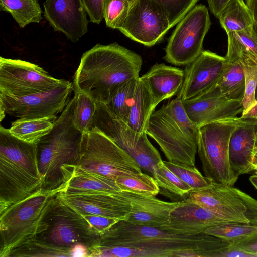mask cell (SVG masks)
I'll return each instance as SVG.
<instances>
[{
  "label": "cell",
  "instance_id": "cell-1",
  "mask_svg": "<svg viewBox=\"0 0 257 257\" xmlns=\"http://www.w3.org/2000/svg\"><path fill=\"white\" fill-rule=\"evenodd\" d=\"M231 242L205 233L185 235L120 220L89 247L125 246L145 250L148 257H219Z\"/></svg>",
  "mask_w": 257,
  "mask_h": 257
},
{
  "label": "cell",
  "instance_id": "cell-2",
  "mask_svg": "<svg viewBox=\"0 0 257 257\" xmlns=\"http://www.w3.org/2000/svg\"><path fill=\"white\" fill-rule=\"evenodd\" d=\"M142 64L140 55L116 42L97 44L81 57L74 75V91L105 104L122 85L140 77Z\"/></svg>",
  "mask_w": 257,
  "mask_h": 257
},
{
  "label": "cell",
  "instance_id": "cell-3",
  "mask_svg": "<svg viewBox=\"0 0 257 257\" xmlns=\"http://www.w3.org/2000/svg\"><path fill=\"white\" fill-rule=\"evenodd\" d=\"M75 97L71 99L52 129L36 143L42 190H65L80 160L83 133L75 125L73 113Z\"/></svg>",
  "mask_w": 257,
  "mask_h": 257
},
{
  "label": "cell",
  "instance_id": "cell-4",
  "mask_svg": "<svg viewBox=\"0 0 257 257\" xmlns=\"http://www.w3.org/2000/svg\"><path fill=\"white\" fill-rule=\"evenodd\" d=\"M36 144L0 127V213L41 189Z\"/></svg>",
  "mask_w": 257,
  "mask_h": 257
},
{
  "label": "cell",
  "instance_id": "cell-5",
  "mask_svg": "<svg viewBox=\"0 0 257 257\" xmlns=\"http://www.w3.org/2000/svg\"><path fill=\"white\" fill-rule=\"evenodd\" d=\"M198 128L177 97L154 111L146 133L156 142L168 161L195 166Z\"/></svg>",
  "mask_w": 257,
  "mask_h": 257
},
{
  "label": "cell",
  "instance_id": "cell-6",
  "mask_svg": "<svg viewBox=\"0 0 257 257\" xmlns=\"http://www.w3.org/2000/svg\"><path fill=\"white\" fill-rule=\"evenodd\" d=\"M63 191L40 189L0 213V257H9L14 249L46 229V215Z\"/></svg>",
  "mask_w": 257,
  "mask_h": 257
},
{
  "label": "cell",
  "instance_id": "cell-7",
  "mask_svg": "<svg viewBox=\"0 0 257 257\" xmlns=\"http://www.w3.org/2000/svg\"><path fill=\"white\" fill-rule=\"evenodd\" d=\"M239 117L202 125L197 132V151L205 176L216 183L233 186V175L229 159V144Z\"/></svg>",
  "mask_w": 257,
  "mask_h": 257
},
{
  "label": "cell",
  "instance_id": "cell-8",
  "mask_svg": "<svg viewBox=\"0 0 257 257\" xmlns=\"http://www.w3.org/2000/svg\"><path fill=\"white\" fill-rule=\"evenodd\" d=\"M78 166L115 180L142 172L132 157L96 128L83 134Z\"/></svg>",
  "mask_w": 257,
  "mask_h": 257
},
{
  "label": "cell",
  "instance_id": "cell-9",
  "mask_svg": "<svg viewBox=\"0 0 257 257\" xmlns=\"http://www.w3.org/2000/svg\"><path fill=\"white\" fill-rule=\"evenodd\" d=\"M92 128H96L111 139L137 163L141 169L151 175L162 160L146 133H139L114 114L104 103H96Z\"/></svg>",
  "mask_w": 257,
  "mask_h": 257
},
{
  "label": "cell",
  "instance_id": "cell-10",
  "mask_svg": "<svg viewBox=\"0 0 257 257\" xmlns=\"http://www.w3.org/2000/svg\"><path fill=\"white\" fill-rule=\"evenodd\" d=\"M185 200L195 202L224 220L257 225V200L231 186L216 183L191 190Z\"/></svg>",
  "mask_w": 257,
  "mask_h": 257
},
{
  "label": "cell",
  "instance_id": "cell-11",
  "mask_svg": "<svg viewBox=\"0 0 257 257\" xmlns=\"http://www.w3.org/2000/svg\"><path fill=\"white\" fill-rule=\"evenodd\" d=\"M44 221L47 228L35 239L54 246L71 248L81 243L89 247L100 237L79 212L57 196Z\"/></svg>",
  "mask_w": 257,
  "mask_h": 257
},
{
  "label": "cell",
  "instance_id": "cell-12",
  "mask_svg": "<svg viewBox=\"0 0 257 257\" xmlns=\"http://www.w3.org/2000/svg\"><path fill=\"white\" fill-rule=\"evenodd\" d=\"M211 25L208 8L196 5L177 24L169 37L164 59L172 64L186 65L202 52Z\"/></svg>",
  "mask_w": 257,
  "mask_h": 257
},
{
  "label": "cell",
  "instance_id": "cell-13",
  "mask_svg": "<svg viewBox=\"0 0 257 257\" xmlns=\"http://www.w3.org/2000/svg\"><path fill=\"white\" fill-rule=\"evenodd\" d=\"M73 84L66 80L49 90L22 96L0 94L1 121L5 113L19 119L48 118L55 121L71 100Z\"/></svg>",
  "mask_w": 257,
  "mask_h": 257
},
{
  "label": "cell",
  "instance_id": "cell-14",
  "mask_svg": "<svg viewBox=\"0 0 257 257\" xmlns=\"http://www.w3.org/2000/svg\"><path fill=\"white\" fill-rule=\"evenodd\" d=\"M66 80L53 77L38 65L0 57V94L22 96L46 91Z\"/></svg>",
  "mask_w": 257,
  "mask_h": 257
},
{
  "label": "cell",
  "instance_id": "cell-15",
  "mask_svg": "<svg viewBox=\"0 0 257 257\" xmlns=\"http://www.w3.org/2000/svg\"><path fill=\"white\" fill-rule=\"evenodd\" d=\"M171 28L165 10L156 0H132L118 30L131 39L151 47L160 42Z\"/></svg>",
  "mask_w": 257,
  "mask_h": 257
},
{
  "label": "cell",
  "instance_id": "cell-16",
  "mask_svg": "<svg viewBox=\"0 0 257 257\" xmlns=\"http://www.w3.org/2000/svg\"><path fill=\"white\" fill-rule=\"evenodd\" d=\"M132 194L126 191H61L57 197L81 214H91L126 220L132 209Z\"/></svg>",
  "mask_w": 257,
  "mask_h": 257
},
{
  "label": "cell",
  "instance_id": "cell-17",
  "mask_svg": "<svg viewBox=\"0 0 257 257\" xmlns=\"http://www.w3.org/2000/svg\"><path fill=\"white\" fill-rule=\"evenodd\" d=\"M227 65L225 57L203 50L195 60L186 65L183 84L177 97L184 101L205 92L218 82Z\"/></svg>",
  "mask_w": 257,
  "mask_h": 257
},
{
  "label": "cell",
  "instance_id": "cell-18",
  "mask_svg": "<svg viewBox=\"0 0 257 257\" xmlns=\"http://www.w3.org/2000/svg\"><path fill=\"white\" fill-rule=\"evenodd\" d=\"M44 16L54 31L75 43L88 32L89 21L81 0H46Z\"/></svg>",
  "mask_w": 257,
  "mask_h": 257
},
{
  "label": "cell",
  "instance_id": "cell-19",
  "mask_svg": "<svg viewBox=\"0 0 257 257\" xmlns=\"http://www.w3.org/2000/svg\"><path fill=\"white\" fill-rule=\"evenodd\" d=\"M256 149L257 118L239 117L229 144L230 165L237 179L240 175L253 171L252 158Z\"/></svg>",
  "mask_w": 257,
  "mask_h": 257
},
{
  "label": "cell",
  "instance_id": "cell-20",
  "mask_svg": "<svg viewBox=\"0 0 257 257\" xmlns=\"http://www.w3.org/2000/svg\"><path fill=\"white\" fill-rule=\"evenodd\" d=\"M230 222L191 201L184 200L170 213L168 223L159 228L185 235H197L213 226Z\"/></svg>",
  "mask_w": 257,
  "mask_h": 257
},
{
  "label": "cell",
  "instance_id": "cell-21",
  "mask_svg": "<svg viewBox=\"0 0 257 257\" xmlns=\"http://www.w3.org/2000/svg\"><path fill=\"white\" fill-rule=\"evenodd\" d=\"M190 119L198 127L223 119L237 117L242 113V101L229 100L202 94L182 101Z\"/></svg>",
  "mask_w": 257,
  "mask_h": 257
},
{
  "label": "cell",
  "instance_id": "cell-22",
  "mask_svg": "<svg viewBox=\"0 0 257 257\" xmlns=\"http://www.w3.org/2000/svg\"><path fill=\"white\" fill-rule=\"evenodd\" d=\"M182 201L167 202L155 196L133 193L132 209L126 221L133 224L159 228L168 223L171 212Z\"/></svg>",
  "mask_w": 257,
  "mask_h": 257
},
{
  "label": "cell",
  "instance_id": "cell-23",
  "mask_svg": "<svg viewBox=\"0 0 257 257\" xmlns=\"http://www.w3.org/2000/svg\"><path fill=\"white\" fill-rule=\"evenodd\" d=\"M142 76L157 105L178 93L183 84L184 70L164 63H157Z\"/></svg>",
  "mask_w": 257,
  "mask_h": 257
},
{
  "label": "cell",
  "instance_id": "cell-24",
  "mask_svg": "<svg viewBox=\"0 0 257 257\" xmlns=\"http://www.w3.org/2000/svg\"><path fill=\"white\" fill-rule=\"evenodd\" d=\"M245 88V78L242 64L239 61L227 62V66L218 82L202 94L229 100L242 101Z\"/></svg>",
  "mask_w": 257,
  "mask_h": 257
},
{
  "label": "cell",
  "instance_id": "cell-25",
  "mask_svg": "<svg viewBox=\"0 0 257 257\" xmlns=\"http://www.w3.org/2000/svg\"><path fill=\"white\" fill-rule=\"evenodd\" d=\"M156 105L152 94L142 76L139 77L126 123L139 133H146Z\"/></svg>",
  "mask_w": 257,
  "mask_h": 257
},
{
  "label": "cell",
  "instance_id": "cell-26",
  "mask_svg": "<svg viewBox=\"0 0 257 257\" xmlns=\"http://www.w3.org/2000/svg\"><path fill=\"white\" fill-rule=\"evenodd\" d=\"M227 34L228 48L225 57L227 62L257 65V37L253 29Z\"/></svg>",
  "mask_w": 257,
  "mask_h": 257
},
{
  "label": "cell",
  "instance_id": "cell-27",
  "mask_svg": "<svg viewBox=\"0 0 257 257\" xmlns=\"http://www.w3.org/2000/svg\"><path fill=\"white\" fill-rule=\"evenodd\" d=\"M118 192L121 191L115 180L91 172L77 166L67 183L63 192L85 191Z\"/></svg>",
  "mask_w": 257,
  "mask_h": 257
},
{
  "label": "cell",
  "instance_id": "cell-28",
  "mask_svg": "<svg viewBox=\"0 0 257 257\" xmlns=\"http://www.w3.org/2000/svg\"><path fill=\"white\" fill-rule=\"evenodd\" d=\"M217 18L227 34L252 29V15L243 0H229Z\"/></svg>",
  "mask_w": 257,
  "mask_h": 257
},
{
  "label": "cell",
  "instance_id": "cell-29",
  "mask_svg": "<svg viewBox=\"0 0 257 257\" xmlns=\"http://www.w3.org/2000/svg\"><path fill=\"white\" fill-rule=\"evenodd\" d=\"M160 188L162 195L173 201H184L191 188L168 169L163 160L154 169L152 175Z\"/></svg>",
  "mask_w": 257,
  "mask_h": 257
},
{
  "label": "cell",
  "instance_id": "cell-30",
  "mask_svg": "<svg viewBox=\"0 0 257 257\" xmlns=\"http://www.w3.org/2000/svg\"><path fill=\"white\" fill-rule=\"evenodd\" d=\"M0 10L10 13L22 28L42 19L38 0H0Z\"/></svg>",
  "mask_w": 257,
  "mask_h": 257
},
{
  "label": "cell",
  "instance_id": "cell-31",
  "mask_svg": "<svg viewBox=\"0 0 257 257\" xmlns=\"http://www.w3.org/2000/svg\"><path fill=\"white\" fill-rule=\"evenodd\" d=\"M54 121L48 118L18 119L12 123L9 131L20 140L36 144L52 129Z\"/></svg>",
  "mask_w": 257,
  "mask_h": 257
},
{
  "label": "cell",
  "instance_id": "cell-32",
  "mask_svg": "<svg viewBox=\"0 0 257 257\" xmlns=\"http://www.w3.org/2000/svg\"><path fill=\"white\" fill-rule=\"evenodd\" d=\"M115 181L121 191L146 196H156L160 192V188L153 177L142 172L118 177Z\"/></svg>",
  "mask_w": 257,
  "mask_h": 257
},
{
  "label": "cell",
  "instance_id": "cell-33",
  "mask_svg": "<svg viewBox=\"0 0 257 257\" xmlns=\"http://www.w3.org/2000/svg\"><path fill=\"white\" fill-rule=\"evenodd\" d=\"M138 78L122 85L111 98L105 104L116 116L126 123L133 102Z\"/></svg>",
  "mask_w": 257,
  "mask_h": 257
},
{
  "label": "cell",
  "instance_id": "cell-34",
  "mask_svg": "<svg viewBox=\"0 0 257 257\" xmlns=\"http://www.w3.org/2000/svg\"><path fill=\"white\" fill-rule=\"evenodd\" d=\"M75 104L73 113V120L75 126L85 133L92 129L96 103L86 94L74 91Z\"/></svg>",
  "mask_w": 257,
  "mask_h": 257
},
{
  "label": "cell",
  "instance_id": "cell-35",
  "mask_svg": "<svg viewBox=\"0 0 257 257\" xmlns=\"http://www.w3.org/2000/svg\"><path fill=\"white\" fill-rule=\"evenodd\" d=\"M71 248L54 246L36 239L14 249L9 257H71Z\"/></svg>",
  "mask_w": 257,
  "mask_h": 257
},
{
  "label": "cell",
  "instance_id": "cell-36",
  "mask_svg": "<svg viewBox=\"0 0 257 257\" xmlns=\"http://www.w3.org/2000/svg\"><path fill=\"white\" fill-rule=\"evenodd\" d=\"M256 230V225L230 222L210 227L204 233L233 243L251 235Z\"/></svg>",
  "mask_w": 257,
  "mask_h": 257
},
{
  "label": "cell",
  "instance_id": "cell-37",
  "mask_svg": "<svg viewBox=\"0 0 257 257\" xmlns=\"http://www.w3.org/2000/svg\"><path fill=\"white\" fill-rule=\"evenodd\" d=\"M245 88L242 100L243 111L241 117L244 118H257V102L255 92L257 85V65L243 64Z\"/></svg>",
  "mask_w": 257,
  "mask_h": 257
},
{
  "label": "cell",
  "instance_id": "cell-38",
  "mask_svg": "<svg viewBox=\"0 0 257 257\" xmlns=\"http://www.w3.org/2000/svg\"><path fill=\"white\" fill-rule=\"evenodd\" d=\"M164 164L192 190H199L210 186L213 182L211 179L203 176L195 166L163 161Z\"/></svg>",
  "mask_w": 257,
  "mask_h": 257
},
{
  "label": "cell",
  "instance_id": "cell-39",
  "mask_svg": "<svg viewBox=\"0 0 257 257\" xmlns=\"http://www.w3.org/2000/svg\"><path fill=\"white\" fill-rule=\"evenodd\" d=\"M130 6L129 0H104L103 18L106 26L118 30L126 17Z\"/></svg>",
  "mask_w": 257,
  "mask_h": 257
},
{
  "label": "cell",
  "instance_id": "cell-40",
  "mask_svg": "<svg viewBox=\"0 0 257 257\" xmlns=\"http://www.w3.org/2000/svg\"><path fill=\"white\" fill-rule=\"evenodd\" d=\"M130 2L132 0H129ZM165 10L171 28L196 5L199 0H156Z\"/></svg>",
  "mask_w": 257,
  "mask_h": 257
},
{
  "label": "cell",
  "instance_id": "cell-41",
  "mask_svg": "<svg viewBox=\"0 0 257 257\" xmlns=\"http://www.w3.org/2000/svg\"><path fill=\"white\" fill-rule=\"evenodd\" d=\"M89 223L92 227L100 236L104 234L111 227L121 220L119 219L100 215L85 214H81Z\"/></svg>",
  "mask_w": 257,
  "mask_h": 257
},
{
  "label": "cell",
  "instance_id": "cell-42",
  "mask_svg": "<svg viewBox=\"0 0 257 257\" xmlns=\"http://www.w3.org/2000/svg\"><path fill=\"white\" fill-rule=\"evenodd\" d=\"M91 22L99 24L103 19L104 0H81Z\"/></svg>",
  "mask_w": 257,
  "mask_h": 257
},
{
  "label": "cell",
  "instance_id": "cell-43",
  "mask_svg": "<svg viewBox=\"0 0 257 257\" xmlns=\"http://www.w3.org/2000/svg\"><path fill=\"white\" fill-rule=\"evenodd\" d=\"M232 244L257 257V230L251 235Z\"/></svg>",
  "mask_w": 257,
  "mask_h": 257
},
{
  "label": "cell",
  "instance_id": "cell-44",
  "mask_svg": "<svg viewBox=\"0 0 257 257\" xmlns=\"http://www.w3.org/2000/svg\"><path fill=\"white\" fill-rule=\"evenodd\" d=\"M219 257H255V256L231 244L220 253Z\"/></svg>",
  "mask_w": 257,
  "mask_h": 257
},
{
  "label": "cell",
  "instance_id": "cell-45",
  "mask_svg": "<svg viewBox=\"0 0 257 257\" xmlns=\"http://www.w3.org/2000/svg\"><path fill=\"white\" fill-rule=\"evenodd\" d=\"M210 11L218 18L219 14L229 0H207Z\"/></svg>",
  "mask_w": 257,
  "mask_h": 257
},
{
  "label": "cell",
  "instance_id": "cell-46",
  "mask_svg": "<svg viewBox=\"0 0 257 257\" xmlns=\"http://www.w3.org/2000/svg\"><path fill=\"white\" fill-rule=\"evenodd\" d=\"M71 257H89V247L84 244H76L71 247Z\"/></svg>",
  "mask_w": 257,
  "mask_h": 257
},
{
  "label": "cell",
  "instance_id": "cell-47",
  "mask_svg": "<svg viewBox=\"0 0 257 257\" xmlns=\"http://www.w3.org/2000/svg\"><path fill=\"white\" fill-rule=\"evenodd\" d=\"M246 4L252 14L253 20L252 29L257 37V0H246Z\"/></svg>",
  "mask_w": 257,
  "mask_h": 257
},
{
  "label": "cell",
  "instance_id": "cell-48",
  "mask_svg": "<svg viewBox=\"0 0 257 257\" xmlns=\"http://www.w3.org/2000/svg\"><path fill=\"white\" fill-rule=\"evenodd\" d=\"M252 167L253 171H254L255 173H257V149L255 150L252 158Z\"/></svg>",
  "mask_w": 257,
  "mask_h": 257
},
{
  "label": "cell",
  "instance_id": "cell-49",
  "mask_svg": "<svg viewBox=\"0 0 257 257\" xmlns=\"http://www.w3.org/2000/svg\"><path fill=\"white\" fill-rule=\"evenodd\" d=\"M249 180L257 189V173L251 176L249 178Z\"/></svg>",
  "mask_w": 257,
  "mask_h": 257
},
{
  "label": "cell",
  "instance_id": "cell-50",
  "mask_svg": "<svg viewBox=\"0 0 257 257\" xmlns=\"http://www.w3.org/2000/svg\"><path fill=\"white\" fill-rule=\"evenodd\" d=\"M255 98L256 101L257 102V85H256L255 92Z\"/></svg>",
  "mask_w": 257,
  "mask_h": 257
}]
</instances>
